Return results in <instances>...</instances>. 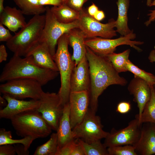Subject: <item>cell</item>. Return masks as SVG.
Segmentation results:
<instances>
[{"label":"cell","instance_id":"obj_1","mask_svg":"<svg viewBox=\"0 0 155 155\" xmlns=\"http://www.w3.org/2000/svg\"><path fill=\"white\" fill-rule=\"evenodd\" d=\"M86 46L90 78V108L96 113L98 97L104 90L112 85L125 86L127 81L119 75L106 57L97 54Z\"/></svg>","mask_w":155,"mask_h":155},{"label":"cell","instance_id":"obj_2","mask_svg":"<svg viewBox=\"0 0 155 155\" xmlns=\"http://www.w3.org/2000/svg\"><path fill=\"white\" fill-rule=\"evenodd\" d=\"M59 74L58 71L38 66L30 55L22 58L13 55L3 68L0 76V82L30 79L37 81L43 86L55 79Z\"/></svg>","mask_w":155,"mask_h":155},{"label":"cell","instance_id":"obj_3","mask_svg":"<svg viewBox=\"0 0 155 155\" xmlns=\"http://www.w3.org/2000/svg\"><path fill=\"white\" fill-rule=\"evenodd\" d=\"M45 22V15H35L6 42L14 55L26 57L40 40Z\"/></svg>","mask_w":155,"mask_h":155},{"label":"cell","instance_id":"obj_4","mask_svg":"<svg viewBox=\"0 0 155 155\" xmlns=\"http://www.w3.org/2000/svg\"><path fill=\"white\" fill-rule=\"evenodd\" d=\"M16 134L19 136L32 137L35 139L47 137L51 128L36 110L24 112L10 119Z\"/></svg>","mask_w":155,"mask_h":155},{"label":"cell","instance_id":"obj_5","mask_svg":"<svg viewBox=\"0 0 155 155\" xmlns=\"http://www.w3.org/2000/svg\"><path fill=\"white\" fill-rule=\"evenodd\" d=\"M57 44V49L53 58L60 75L61 85L57 94L61 104L64 106L69 102L70 78L75 63L68 50L67 33L59 38Z\"/></svg>","mask_w":155,"mask_h":155},{"label":"cell","instance_id":"obj_6","mask_svg":"<svg viewBox=\"0 0 155 155\" xmlns=\"http://www.w3.org/2000/svg\"><path fill=\"white\" fill-rule=\"evenodd\" d=\"M46 7L45 22L40 41L45 42L53 57L59 38L63 34L74 28H79L78 20L69 24L59 22L48 6Z\"/></svg>","mask_w":155,"mask_h":155},{"label":"cell","instance_id":"obj_7","mask_svg":"<svg viewBox=\"0 0 155 155\" xmlns=\"http://www.w3.org/2000/svg\"><path fill=\"white\" fill-rule=\"evenodd\" d=\"M41 84L32 79L21 78L6 82L0 85V91L15 98L22 100L29 98L40 100L44 92Z\"/></svg>","mask_w":155,"mask_h":155},{"label":"cell","instance_id":"obj_8","mask_svg":"<svg viewBox=\"0 0 155 155\" xmlns=\"http://www.w3.org/2000/svg\"><path fill=\"white\" fill-rule=\"evenodd\" d=\"M103 127L100 117L89 108L83 120L72 129L73 137L88 143L105 138L109 132Z\"/></svg>","mask_w":155,"mask_h":155},{"label":"cell","instance_id":"obj_9","mask_svg":"<svg viewBox=\"0 0 155 155\" xmlns=\"http://www.w3.org/2000/svg\"><path fill=\"white\" fill-rule=\"evenodd\" d=\"M135 37V34L132 30L129 34L115 39L98 37L86 38L85 43L86 46L93 52L102 56H106L114 52L117 46L122 45H129L137 51L140 52L142 50L137 45H141L143 42L132 40Z\"/></svg>","mask_w":155,"mask_h":155},{"label":"cell","instance_id":"obj_10","mask_svg":"<svg viewBox=\"0 0 155 155\" xmlns=\"http://www.w3.org/2000/svg\"><path fill=\"white\" fill-rule=\"evenodd\" d=\"M79 28L83 32L86 39L96 37L111 38L117 35L115 21L113 19L108 23L102 24L90 16L84 9L80 11L78 20Z\"/></svg>","mask_w":155,"mask_h":155},{"label":"cell","instance_id":"obj_11","mask_svg":"<svg viewBox=\"0 0 155 155\" xmlns=\"http://www.w3.org/2000/svg\"><path fill=\"white\" fill-rule=\"evenodd\" d=\"M142 124L139 123L138 119L135 117L124 128L118 130L112 129L104 138V145L107 148L125 145L134 146L140 138Z\"/></svg>","mask_w":155,"mask_h":155},{"label":"cell","instance_id":"obj_12","mask_svg":"<svg viewBox=\"0 0 155 155\" xmlns=\"http://www.w3.org/2000/svg\"><path fill=\"white\" fill-rule=\"evenodd\" d=\"M40 104L37 110L50 125L57 131L62 115L63 106L58 94L44 92L40 100Z\"/></svg>","mask_w":155,"mask_h":155},{"label":"cell","instance_id":"obj_13","mask_svg":"<svg viewBox=\"0 0 155 155\" xmlns=\"http://www.w3.org/2000/svg\"><path fill=\"white\" fill-rule=\"evenodd\" d=\"M70 118L72 129L80 123L89 108V91L71 92L69 96Z\"/></svg>","mask_w":155,"mask_h":155},{"label":"cell","instance_id":"obj_14","mask_svg":"<svg viewBox=\"0 0 155 155\" xmlns=\"http://www.w3.org/2000/svg\"><path fill=\"white\" fill-rule=\"evenodd\" d=\"M3 97L7 102V106L0 110V118L10 119L22 113L37 110L40 104V100L32 99L28 101L18 99L7 94Z\"/></svg>","mask_w":155,"mask_h":155},{"label":"cell","instance_id":"obj_15","mask_svg":"<svg viewBox=\"0 0 155 155\" xmlns=\"http://www.w3.org/2000/svg\"><path fill=\"white\" fill-rule=\"evenodd\" d=\"M151 86L144 80L135 76L128 86V90L137 104L139 113L135 117L137 118L140 117L146 104L150 99Z\"/></svg>","mask_w":155,"mask_h":155},{"label":"cell","instance_id":"obj_16","mask_svg":"<svg viewBox=\"0 0 155 155\" xmlns=\"http://www.w3.org/2000/svg\"><path fill=\"white\" fill-rule=\"evenodd\" d=\"M90 87L89 66L86 56L73 69L70 80L71 92L89 91Z\"/></svg>","mask_w":155,"mask_h":155},{"label":"cell","instance_id":"obj_17","mask_svg":"<svg viewBox=\"0 0 155 155\" xmlns=\"http://www.w3.org/2000/svg\"><path fill=\"white\" fill-rule=\"evenodd\" d=\"M134 146L137 155L155 154V123L142 124L140 138Z\"/></svg>","mask_w":155,"mask_h":155},{"label":"cell","instance_id":"obj_18","mask_svg":"<svg viewBox=\"0 0 155 155\" xmlns=\"http://www.w3.org/2000/svg\"><path fill=\"white\" fill-rule=\"evenodd\" d=\"M31 56L38 66L59 71L57 67L46 43L40 41L30 51L27 55Z\"/></svg>","mask_w":155,"mask_h":155},{"label":"cell","instance_id":"obj_19","mask_svg":"<svg viewBox=\"0 0 155 155\" xmlns=\"http://www.w3.org/2000/svg\"><path fill=\"white\" fill-rule=\"evenodd\" d=\"M67 34L69 45L73 50L71 59L74 62L75 66H76L86 56V46L85 43L86 38L78 28H73Z\"/></svg>","mask_w":155,"mask_h":155},{"label":"cell","instance_id":"obj_20","mask_svg":"<svg viewBox=\"0 0 155 155\" xmlns=\"http://www.w3.org/2000/svg\"><path fill=\"white\" fill-rule=\"evenodd\" d=\"M20 9L7 6L0 13V23L15 32L26 24L25 18Z\"/></svg>","mask_w":155,"mask_h":155},{"label":"cell","instance_id":"obj_21","mask_svg":"<svg viewBox=\"0 0 155 155\" xmlns=\"http://www.w3.org/2000/svg\"><path fill=\"white\" fill-rule=\"evenodd\" d=\"M57 133L58 148L62 147L74 139L70 123L69 102L63 106V114L59 121Z\"/></svg>","mask_w":155,"mask_h":155},{"label":"cell","instance_id":"obj_22","mask_svg":"<svg viewBox=\"0 0 155 155\" xmlns=\"http://www.w3.org/2000/svg\"><path fill=\"white\" fill-rule=\"evenodd\" d=\"M118 16L115 21L116 32L123 36H126L132 31L129 28L128 24L127 11L129 5V0H117Z\"/></svg>","mask_w":155,"mask_h":155},{"label":"cell","instance_id":"obj_23","mask_svg":"<svg viewBox=\"0 0 155 155\" xmlns=\"http://www.w3.org/2000/svg\"><path fill=\"white\" fill-rule=\"evenodd\" d=\"M50 9L57 20L62 23H72L78 20L80 16V12L65 4L59 6H53Z\"/></svg>","mask_w":155,"mask_h":155},{"label":"cell","instance_id":"obj_24","mask_svg":"<svg viewBox=\"0 0 155 155\" xmlns=\"http://www.w3.org/2000/svg\"><path fill=\"white\" fill-rule=\"evenodd\" d=\"M24 15H41L45 12L46 7L39 5L38 0H13Z\"/></svg>","mask_w":155,"mask_h":155},{"label":"cell","instance_id":"obj_25","mask_svg":"<svg viewBox=\"0 0 155 155\" xmlns=\"http://www.w3.org/2000/svg\"><path fill=\"white\" fill-rule=\"evenodd\" d=\"M130 51V50L128 49L121 53L113 52L105 56L106 57L118 73L126 72L128 71L127 65L129 60Z\"/></svg>","mask_w":155,"mask_h":155},{"label":"cell","instance_id":"obj_26","mask_svg":"<svg viewBox=\"0 0 155 155\" xmlns=\"http://www.w3.org/2000/svg\"><path fill=\"white\" fill-rule=\"evenodd\" d=\"M151 91L150 99L146 104L140 117H136L141 124L146 123H155V91L152 86Z\"/></svg>","mask_w":155,"mask_h":155},{"label":"cell","instance_id":"obj_27","mask_svg":"<svg viewBox=\"0 0 155 155\" xmlns=\"http://www.w3.org/2000/svg\"><path fill=\"white\" fill-rule=\"evenodd\" d=\"M35 140L30 136L26 137L19 140L12 139L11 131H7L3 128L0 129V146L6 144H22L24 145L26 150H28L30 146Z\"/></svg>","mask_w":155,"mask_h":155},{"label":"cell","instance_id":"obj_28","mask_svg":"<svg viewBox=\"0 0 155 155\" xmlns=\"http://www.w3.org/2000/svg\"><path fill=\"white\" fill-rule=\"evenodd\" d=\"M58 148L57 134L53 133L47 142L37 147L33 155H55Z\"/></svg>","mask_w":155,"mask_h":155},{"label":"cell","instance_id":"obj_29","mask_svg":"<svg viewBox=\"0 0 155 155\" xmlns=\"http://www.w3.org/2000/svg\"><path fill=\"white\" fill-rule=\"evenodd\" d=\"M84 150L85 155H109L107 148L101 142V140L86 142L78 139Z\"/></svg>","mask_w":155,"mask_h":155},{"label":"cell","instance_id":"obj_30","mask_svg":"<svg viewBox=\"0 0 155 155\" xmlns=\"http://www.w3.org/2000/svg\"><path fill=\"white\" fill-rule=\"evenodd\" d=\"M127 71L132 73L134 76L138 77L146 81L151 86L155 83V76L143 70L134 64L129 60L127 65Z\"/></svg>","mask_w":155,"mask_h":155},{"label":"cell","instance_id":"obj_31","mask_svg":"<svg viewBox=\"0 0 155 155\" xmlns=\"http://www.w3.org/2000/svg\"><path fill=\"white\" fill-rule=\"evenodd\" d=\"M109 155H137L135 147L132 145H125L107 148Z\"/></svg>","mask_w":155,"mask_h":155},{"label":"cell","instance_id":"obj_32","mask_svg":"<svg viewBox=\"0 0 155 155\" xmlns=\"http://www.w3.org/2000/svg\"><path fill=\"white\" fill-rule=\"evenodd\" d=\"M74 139L62 147L58 148L55 155H71L76 142Z\"/></svg>","mask_w":155,"mask_h":155},{"label":"cell","instance_id":"obj_33","mask_svg":"<svg viewBox=\"0 0 155 155\" xmlns=\"http://www.w3.org/2000/svg\"><path fill=\"white\" fill-rule=\"evenodd\" d=\"M88 0H65V4L71 8L80 12L83 9L84 4Z\"/></svg>","mask_w":155,"mask_h":155},{"label":"cell","instance_id":"obj_34","mask_svg":"<svg viewBox=\"0 0 155 155\" xmlns=\"http://www.w3.org/2000/svg\"><path fill=\"white\" fill-rule=\"evenodd\" d=\"M16 154L14 146L6 144L0 146V155H15Z\"/></svg>","mask_w":155,"mask_h":155},{"label":"cell","instance_id":"obj_35","mask_svg":"<svg viewBox=\"0 0 155 155\" xmlns=\"http://www.w3.org/2000/svg\"><path fill=\"white\" fill-rule=\"evenodd\" d=\"M13 36L9 30L5 28L3 25L0 23V41L7 42Z\"/></svg>","mask_w":155,"mask_h":155},{"label":"cell","instance_id":"obj_36","mask_svg":"<svg viewBox=\"0 0 155 155\" xmlns=\"http://www.w3.org/2000/svg\"><path fill=\"white\" fill-rule=\"evenodd\" d=\"M131 108V104L129 102L122 101L117 104L116 111L118 113L124 114L129 112Z\"/></svg>","mask_w":155,"mask_h":155},{"label":"cell","instance_id":"obj_37","mask_svg":"<svg viewBox=\"0 0 155 155\" xmlns=\"http://www.w3.org/2000/svg\"><path fill=\"white\" fill-rule=\"evenodd\" d=\"M40 5L44 6L45 5H52L59 6L64 4L65 0H38Z\"/></svg>","mask_w":155,"mask_h":155},{"label":"cell","instance_id":"obj_38","mask_svg":"<svg viewBox=\"0 0 155 155\" xmlns=\"http://www.w3.org/2000/svg\"><path fill=\"white\" fill-rule=\"evenodd\" d=\"M74 146L71 155H85L84 148L78 139Z\"/></svg>","mask_w":155,"mask_h":155},{"label":"cell","instance_id":"obj_39","mask_svg":"<svg viewBox=\"0 0 155 155\" xmlns=\"http://www.w3.org/2000/svg\"><path fill=\"white\" fill-rule=\"evenodd\" d=\"M16 154L18 155H28L29 154L28 150L26 149L24 146L22 144H14Z\"/></svg>","mask_w":155,"mask_h":155},{"label":"cell","instance_id":"obj_40","mask_svg":"<svg viewBox=\"0 0 155 155\" xmlns=\"http://www.w3.org/2000/svg\"><path fill=\"white\" fill-rule=\"evenodd\" d=\"M155 6V0H154L152 2L150 6ZM150 13L148 14L149 16V19L145 23V24L146 26H148L152 22L155 20V9L153 10L150 11Z\"/></svg>","mask_w":155,"mask_h":155},{"label":"cell","instance_id":"obj_41","mask_svg":"<svg viewBox=\"0 0 155 155\" xmlns=\"http://www.w3.org/2000/svg\"><path fill=\"white\" fill-rule=\"evenodd\" d=\"M7 53L6 47L4 44L0 46V63L6 61L7 57Z\"/></svg>","mask_w":155,"mask_h":155},{"label":"cell","instance_id":"obj_42","mask_svg":"<svg viewBox=\"0 0 155 155\" xmlns=\"http://www.w3.org/2000/svg\"><path fill=\"white\" fill-rule=\"evenodd\" d=\"M98 10V7L94 3H93L88 7L87 11L90 16L93 17Z\"/></svg>","mask_w":155,"mask_h":155},{"label":"cell","instance_id":"obj_43","mask_svg":"<svg viewBox=\"0 0 155 155\" xmlns=\"http://www.w3.org/2000/svg\"><path fill=\"white\" fill-rule=\"evenodd\" d=\"M93 17L97 20L100 21L105 18V15L103 11L99 10Z\"/></svg>","mask_w":155,"mask_h":155},{"label":"cell","instance_id":"obj_44","mask_svg":"<svg viewBox=\"0 0 155 155\" xmlns=\"http://www.w3.org/2000/svg\"><path fill=\"white\" fill-rule=\"evenodd\" d=\"M0 106L1 107H5L7 104V102L6 100L4 98L3 96L0 97Z\"/></svg>","mask_w":155,"mask_h":155},{"label":"cell","instance_id":"obj_45","mask_svg":"<svg viewBox=\"0 0 155 155\" xmlns=\"http://www.w3.org/2000/svg\"><path fill=\"white\" fill-rule=\"evenodd\" d=\"M4 0H0V13L3 11L4 7L3 6V2Z\"/></svg>","mask_w":155,"mask_h":155},{"label":"cell","instance_id":"obj_46","mask_svg":"<svg viewBox=\"0 0 155 155\" xmlns=\"http://www.w3.org/2000/svg\"><path fill=\"white\" fill-rule=\"evenodd\" d=\"M152 2V0H147L146 4L148 6H150Z\"/></svg>","mask_w":155,"mask_h":155},{"label":"cell","instance_id":"obj_47","mask_svg":"<svg viewBox=\"0 0 155 155\" xmlns=\"http://www.w3.org/2000/svg\"><path fill=\"white\" fill-rule=\"evenodd\" d=\"M152 86L155 91V83Z\"/></svg>","mask_w":155,"mask_h":155}]
</instances>
